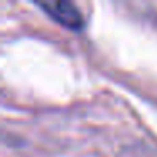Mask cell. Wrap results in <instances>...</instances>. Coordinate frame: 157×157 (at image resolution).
<instances>
[{"label": "cell", "instance_id": "6da1fadb", "mask_svg": "<svg viewBox=\"0 0 157 157\" xmlns=\"http://www.w3.org/2000/svg\"><path fill=\"white\" fill-rule=\"evenodd\" d=\"M39 9L46 12L51 19H54L58 24L71 29V31H79L85 25L79 9L73 2H64V0H39L36 2Z\"/></svg>", "mask_w": 157, "mask_h": 157}]
</instances>
